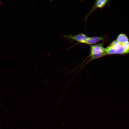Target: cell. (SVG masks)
Listing matches in <instances>:
<instances>
[{"label":"cell","mask_w":129,"mask_h":129,"mask_svg":"<svg viewBox=\"0 0 129 129\" xmlns=\"http://www.w3.org/2000/svg\"><path fill=\"white\" fill-rule=\"evenodd\" d=\"M105 51L107 55L129 54V41L121 43L116 40H113L105 48Z\"/></svg>","instance_id":"cell-1"},{"label":"cell","mask_w":129,"mask_h":129,"mask_svg":"<svg viewBox=\"0 0 129 129\" xmlns=\"http://www.w3.org/2000/svg\"><path fill=\"white\" fill-rule=\"evenodd\" d=\"M104 43H101L90 45V52L89 56L90 58L88 62L106 55L104 47Z\"/></svg>","instance_id":"cell-2"},{"label":"cell","mask_w":129,"mask_h":129,"mask_svg":"<svg viewBox=\"0 0 129 129\" xmlns=\"http://www.w3.org/2000/svg\"><path fill=\"white\" fill-rule=\"evenodd\" d=\"M62 36L69 40L76 41L78 43L85 44H86L88 37L86 35L83 33H81L75 35L71 34L63 35Z\"/></svg>","instance_id":"cell-3"},{"label":"cell","mask_w":129,"mask_h":129,"mask_svg":"<svg viewBox=\"0 0 129 129\" xmlns=\"http://www.w3.org/2000/svg\"><path fill=\"white\" fill-rule=\"evenodd\" d=\"M108 0H97L96 1L95 3L90 12L87 15L85 18L86 20L88 16L97 8L101 9L103 8L108 1Z\"/></svg>","instance_id":"cell-4"},{"label":"cell","mask_w":129,"mask_h":129,"mask_svg":"<svg viewBox=\"0 0 129 129\" xmlns=\"http://www.w3.org/2000/svg\"><path fill=\"white\" fill-rule=\"evenodd\" d=\"M107 36L103 37H88L86 44L90 45L94 44L100 41H106L107 40Z\"/></svg>","instance_id":"cell-5"},{"label":"cell","mask_w":129,"mask_h":129,"mask_svg":"<svg viewBox=\"0 0 129 129\" xmlns=\"http://www.w3.org/2000/svg\"><path fill=\"white\" fill-rule=\"evenodd\" d=\"M116 40L118 42L123 43L129 41L128 38L125 34L121 33L117 36Z\"/></svg>","instance_id":"cell-6"}]
</instances>
